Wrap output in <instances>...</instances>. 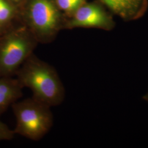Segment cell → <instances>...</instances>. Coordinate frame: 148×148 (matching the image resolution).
<instances>
[{
    "mask_svg": "<svg viewBox=\"0 0 148 148\" xmlns=\"http://www.w3.org/2000/svg\"><path fill=\"white\" fill-rule=\"evenodd\" d=\"M23 87L18 79L0 77V115L23 96Z\"/></svg>",
    "mask_w": 148,
    "mask_h": 148,
    "instance_id": "cell-7",
    "label": "cell"
},
{
    "mask_svg": "<svg viewBox=\"0 0 148 148\" xmlns=\"http://www.w3.org/2000/svg\"><path fill=\"white\" fill-rule=\"evenodd\" d=\"M86 3V0H56L57 7L68 13H73Z\"/></svg>",
    "mask_w": 148,
    "mask_h": 148,
    "instance_id": "cell-8",
    "label": "cell"
},
{
    "mask_svg": "<svg viewBox=\"0 0 148 148\" xmlns=\"http://www.w3.org/2000/svg\"><path fill=\"white\" fill-rule=\"evenodd\" d=\"M115 25L112 16L101 5L95 3H85L74 12L65 27L70 29L93 27L110 31Z\"/></svg>",
    "mask_w": 148,
    "mask_h": 148,
    "instance_id": "cell-5",
    "label": "cell"
},
{
    "mask_svg": "<svg viewBox=\"0 0 148 148\" xmlns=\"http://www.w3.org/2000/svg\"><path fill=\"white\" fill-rule=\"evenodd\" d=\"M13 1H19V0H13Z\"/></svg>",
    "mask_w": 148,
    "mask_h": 148,
    "instance_id": "cell-12",
    "label": "cell"
},
{
    "mask_svg": "<svg viewBox=\"0 0 148 148\" xmlns=\"http://www.w3.org/2000/svg\"><path fill=\"white\" fill-rule=\"evenodd\" d=\"M3 0H0V10H1V4H2V2Z\"/></svg>",
    "mask_w": 148,
    "mask_h": 148,
    "instance_id": "cell-11",
    "label": "cell"
},
{
    "mask_svg": "<svg viewBox=\"0 0 148 148\" xmlns=\"http://www.w3.org/2000/svg\"><path fill=\"white\" fill-rule=\"evenodd\" d=\"M12 106L16 117L15 134L37 142L52 127L53 114L49 106L32 97L16 101Z\"/></svg>",
    "mask_w": 148,
    "mask_h": 148,
    "instance_id": "cell-2",
    "label": "cell"
},
{
    "mask_svg": "<svg viewBox=\"0 0 148 148\" xmlns=\"http://www.w3.org/2000/svg\"><path fill=\"white\" fill-rule=\"evenodd\" d=\"M37 40L32 32L21 29L0 43V77H11L32 54Z\"/></svg>",
    "mask_w": 148,
    "mask_h": 148,
    "instance_id": "cell-3",
    "label": "cell"
},
{
    "mask_svg": "<svg viewBox=\"0 0 148 148\" xmlns=\"http://www.w3.org/2000/svg\"><path fill=\"white\" fill-rule=\"evenodd\" d=\"M143 99L144 100H145V101H147L148 102V92L146 95H145L143 96Z\"/></svg>",
    "mask_w": 148,
    "mask_h": 148,
    "instance_id": "cell-10",
    "label": "cell"
},
{
    "mask_svg": "<svg viewBox=\"0 0 148 148\" xmlns=\"http://www.w3.org/2000/svg\"><path fill=\"white\" fill-rule=\"evenodd\" d=\"M52 0H32L29 3L27 22L36 39L50 41L62 27L61 16Z\"/></svg>",
    "mask_w": 148,
    "mask_h": 148,
    "instance_id": "cell-4",
    "label": "cell"
},
{
    "mask_svg": "<svg viewBox=\"0 0 148 148\" xmlns=\"http://www.w3.org/2000/svg\"><path fill=\"white\" fill-rule=\"evenodd\" d=\"M21 86L32 90V98L50 107L63 103L65 90L57 71L32 54L16 74Z\"/></svg>",
    "mask_w": 148,
    "mask_h": 148,
    "instance_id": "cell-1",
    "label": "cell"
},
{
    "mask_svg": "<svg viewBox=\"0 0 148 148\" xmlns=\"http://www.w3.org/2000/svg\"><path fill=\"white\" fill-rule=\"evenodd\" d=\"M14 134L13 130H11L4 123L0 121V141L12 140Z\"/></svg>",
    "mask_w": 148,
    "mask_h": 148,
    "instance_id": "cell-9",
    "label": "cell"
},
{
    "mask_svg": "<svg viewBox=\"0 0 148 148\" xmlns=\"http://www.w3.org/2000/svg\"><path fill=\"white\" fill-rule=\"evenodd\" d=\"M99 1L117 16L127 21L140 18L148 8V0Z\"/></svg>",
    "mask_w": 148,
    "mask_h": 148,
    "instance_id": "cell-6",
    "label": "cell"
}]
</instances>
